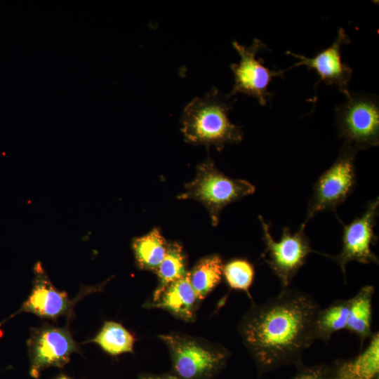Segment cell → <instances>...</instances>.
Listing matches in <instances>:
<instances>
[{
    "mask_svg": "<svg viewBox=\"0 0 379 379\" xmlns=\"http://www.w3.org/2000/svg\"><path fill=\"white\" fill-rule=\"evenodd\" d=\"M319 310L312 295L290 288L252 305L239 331L259 375L302 363L303 352L314 341L313 325Z\"/></svg>",
    "mask_w": 379,
    "mask_h": 379,
    "instance_id": "1",
    "label": "cell"
},
{
    "mask_svg": "<svg viewBox=\"0 0 379 379\" xmlns=\"http://www.w3.org/2000/svg\"><path fill=\"white\" fill-rule=\"evenodd\" d=\"M213 87L203 98H194L185 107L180 118V131L185 141L203 145L208 149L214 146L222 151L227 144L237 143L243 138L241 127L232 124L228 117L235 100Z\"/></svg>",
    "mask_w": 379,
    "mask_h": 379,
    "instance_id": "2",
    "label": "cell"
},
{
    "mask_svg": "<svg viewBox=\"0 0 379 379\" xmlns=\"http://www.w3.org/2000/svg\"><path fill=\"white\" fill-rule=\"evenodd\" d=\"M193 180L185 185V191L177 199H194L208 210L213 226L218 225L222 209L229 204L252 194L255 187L242 179H233L222 173L208 157L197 166Z\"/></svg>",
    "mask_w": 379,
    "mask_h": 379,
    "instance_id": "3",
    "label": "cell"
},
{
    "mask_svg": "<svg viewBox=\"0 0 379 379\" xmlns=\"http://www.w3.org/2000/svg\"><path fill=\"white\" fill-rule=\"evenodd\" d=\"M159 337L169 350L172 373L180 379H214L230 356L226 348L201 338L176 333Z\"/></svg>",
    "mask_w": 379,
    "mask_h": 379,
    "instance_id": "4",
    "label": "cell"
},
{
    "mask_svg": "<svg viewBox=\"0 0 379 379\" xmlns=\"http://www.w3.org/2000/svg\"><path fill=\"white\" fill-rule=\"evenodd\" d=\"M335 124L343 143L357 150L379 144V100L375 94L351 93L336 107Z\"/></svg>",
    "mask_w": 379,
    "mask_h": 379,
    "instance_id": "5",
    "label": "cell"
},
{
    "mask_svg": "<svg viewBox=\"0 0 379 379\" xmlns=\"http://www.w3.org/2000/svg\"><path fill=\"white\" fill-rule=\"evenodd\" d=\"M358 150L343 143L335 161L315 182L310 199L307 215L302 225L317 213L333 211L352 192L356 184L355 157Z\"/></svg>",
    "mask_w": 379,
    "mask_h": 379,
    "instance_id": "6",
    "label": "cell"
},
{
    "mask_svg": "<svg viewBox=\"0 0 379 379\" xmlns=\"http://www.w3.org/2000/svg\"><path fill=\"white\" fill-rule=\"evenodd\" d=\"M263 232L265 251L263 256L274 274L279 279L281 289L289 288L293 278L305 263L307 257L311 253H324L314 251L308 237L305 234L303 225L299 230L291 233L287 227H284L281 238L274 241L270 233V227L264 218L258 217Z\"/></svg>",
    "mask_w": 379,
    "mask_h": 379,
    "instance_id": "7",
    "label": "cell"
},
{
    "mask_svg": "<svg viewBox=\"0 0 379 379\" xmlns=\"http://www.w3.org/2000/svg\"><path fill=\"white\" fill-rule=\"evenodd\" d=\"M234 48L240 56L238 63H232L230 69L234 74V84L229 95L235 96L243 93L255 98L258 102L266 106L274 95L268 87L274 77H284L285 70L270 69L265 67L264 60L257 58L260 51L269 50L259 39H254L250 46L232 42Z\"/></svg>",
    "mask_w": 379,
    "mask_h": 379,
    "instance_id": "8",
    "label": "cell"
},
{
    "mask_svg": "<svg viewBox=\"0 0 379 379\" xmlns=\"http://www.w3.org/2000/svg\"><path fill=\"white\" fill-rule=\"evenodd\" d=\"M27 347L29 374L34 378H39L47 368H62L69 361L72 353L79 350L67 327L47 323L31 330Z\"/></svg>",
    "mask_w": 379,
    "mask_h": 379,
    "instance_id": "9",
    "label": "cell"
},
{
    "mask_svg": "<svg viewBox=\"0 0 379 379\" xmlns=\"http://www.w3.org/2000/svg\"><path fill=\"white\" fill-rule=\"evenodd\" d=\"M379 214L378 198L368 201L364 213L347 225H344L342 249L339 254L330 258L340 266L345 279L347 263L357 261L362 264H378V258L372 251L371 246L378 237L373 228Z\"/></svg>",
    "mask_w": 379,
    "mask_h": 379,
    "instance_id": "10",
    "label": "cell"
},
{
    "mask_svg": "<svg viewBox=\"0 0 379 379\" xmlns=\"http://www.w3.org/2000/svg\"><path fill=\"white\" fill-rule=\"evenodd\" d=\"M34 278L32 291L22 307L9 318L0 322V326L15 314L22 312L34 314L41 318L55 321L62 316L70 318L76 302L82 296L99 290L97 288H86L79 295L71 300L65 291L57 289L51 283L42 265L38 262L34 267Z\"/></svg>",
    "mask_w": 379,
    "mask_h": 379,
    "instance_id": "11",
    "label": "cell"
},
{
    "mask_svg": "<svg viewBox=\"0 0 379 379\" xmlns=\"http://www.w3.org/2000/svg\"><path fill=\"white\" fill-rule=\"evenodd\" d=\"M350 42L348 35L340 27L333 43L312 58L288 51L286 53L287 55L299 60L288 69L301 65L305 66L309 70L314 69L319 77L318 83L324 81L326 85H335L340 93L347 97L350 93L349 85L353 70L347 64L343 62L341 50L344 45Z\"/></svg>",
    "mask_w": 379,
    "mask_h": 379,
    "instance_id": "12",
    "label": "cell"
},
{
    "mask_svg": "<svg viewBox=\"0 0 379 379\" xmlns=\"http://www.w3.org/2000/svg\"><path fill=\"white\" fill-rule=\"evenodd\" d=\"M333 379H378L379 334L373 333L367 346L359 354L338 359L331 365Z\"/></svg>",
    "mask_w": 379,
    "mask_h": 379,
    "instance_id": "13",
    "label": "cell"
},
{
    "mask_svg": "<svg viewBox=\"0 0 379 379\" xmlns=\"http://www.w3.org/2000/svg\"><path fill=\"white\" fill-rule=\"evenodd\" d=\"M198 300L190 281V273L173 282L149 307L164 309L176 317L192 321Z\"/></svg>",
    "mask_w": 379,
    "mask_h": 379,
    "instance_id": "14",
    "label": "cell"
},
{
    "mask_svg": "<svg viewBox=\"0 0 379 379\" xmlns=\"http://www.w3.org/2000/svg\"><path fill=\"white\" fill-rule=\"evenodd\" d=\"M375 293L373 286L366 285L349 299L350 307L346 330L358 336L363 349L364 341L372 333V300Z\"/></svg>",
    "mask_w": 379,
    "mask_h": 379,
    "instance_id": "15",
    "label": "cell"
},
{
    "mask_svg": "<svg viewBox=\"0 0 379 379\" xmlns=\"http://www.w3.org/2000/svg\"><path fill=\"white\" fill-rule=\"evenodd\" d=\"M167 244L168 241L158 227L133 239L132 248L138 267L156 273L164 258Z\"/></svg>",
    "mask_w": 379,
    "mask_h": 379,
    "instance_id": "16",
    "label": "cell"
},
{
    "mask_svg": "<svg viewBox=\"0 0 379 379\" xmlns=\"http://www.w3.org/2000/svg\"><path fill=\"white\" fill-rule=\"evenodd\" d=\"M223 262L218 254L201 258L190 273V281L198 301L203 300L221 281Z\"/></svg>",
    "mask_w": 379,
    "mask_h": 379,
    "instance_id": "17",
    "label": "cell"
},
{
    "mask_svg": "<svg viewBox=\"0 0 379 379\" xmlns=\"http://www.w3.org/2000/svg\"><path fill=\"white\" fill-rule=\"evenodd\" d=\"M187 257L182 245L178 241H168L166 254L156 272L159 284L153 295L156 301L166 288L185 277L187 272Z\"/></svg>",
    "mask_w": 379,
    "mask_h": 379,
    "instance_id": "18",
    "label": "cell"
},
{
    "mask_svg": "<svg viewBox=\"0 0 379 379\" xmlns=\"http://www.w3.org/2000/svg\"><path fill=\"white\" fill-rule=\"evenodd\" d=\"M350 302L338 300L318 311L313 325L314 340L328 343L333 333L346 328Z\"/></svg>",
    "mask_w": 379,
    "mask_h": 379,
    "instance_id": "19",
    "label": "cell"
},
{
    "mask_svg": "<svg viewBox=\"0 0 379 379\" xmlns=\"http://www.w3.org/2000/svg\"><path fill=\"white\" fill-rule=\"evenodd\" d=\"M135 340L134 336L121 324L106 321L91 341L98 344L107 354L116 356L133 352Z\"/></svg>",
    "mask_w": 379,
    "mask_h": 379,
    "instance_id": "20",
    "label": "cell"
},
{
    "mask_svg": "<svg viewBox=\"0 0 379 379\" xmlns=\"http://www.w3.org/2000/svg\"><path fill=\"white\" fill-rule=\"evenodd\" d=\"M223 275L231 288L244 291L251 296L249 289L253 282L255 270L248 260L236 258L229 261L223 266Z\"/></svg>",
    "mask_w": 379,
    "mask_h": 379,
    "instance_id": "21",
    "label": "cell"
},
{
    "mask_svg": "<svg viewBox=\"0 0 379 379\" xmlns=\"http://www.w3.org/2000/svg\"><path fill=\"white\" fill-rule=\"evenodd\" d=\"M297 372L291 379H333L331 365L321 363L312 366L298 364Z\"/></svg>",
    "mask_w": 379,
    "mask_h": 379,
    "instance_id": "22",
    "label": "cell"
},
{
    "mask_svg": "<svg viewBox=\"0 0 379 379\" xmlns=\"http://www.w3.org/2000/svg\"><path fill=\"white\" fill-rule=\"evenodd\" d=\"M138 379H180L173 373L154 374L144 373L139 375Z\"/></svg>",
    "mask_w": 379,
    "mask_h": 379,
    "instance_id": "23",
    "label": "cell"
},
{
    "mask_svg": "<svg viewBox=\"0 0 379 379\" xmlns=\"http://www.w3.org/2000/svg\"><path fill=\"white\" fill-rule=\"evenodd\" d=\"M55 379H71V378L67 376L66 375H60Z\"/></svg>",
    "mask_w": 379,
    "mask_h": 379,
    "instance_id": "24",
    "label": "cell"
}]
</instances>
